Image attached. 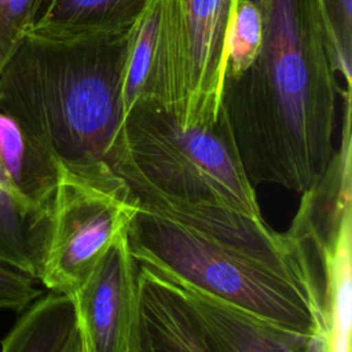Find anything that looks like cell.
I'll return each mask as SVG.
<instances>
[{
    "label": "cell",
    "instance_id": "1",
    "mask_svg": "<svg viewBox=\"0 0 352 352\" xmlns=\"http://www.w3.org/2000/svg\"><path fill=\"white\" fill-rule=\"evenodd\" d=\"M256 54L221 77L219 118L253 187L302 192L336 153L338 110L352 73L340 59L323 0H252Z\"/></svg>",
    "mask_w": 352,
    "mask_h": 352
},
{
    "label": "cell",
    "instance_id": "2",
    "mask_svg": "<svg viewBox=\"0 0 352 352\" xmlns=\"http://www.w3.org/2000/svg\"><path fill=\"white\" fill-rule=\"evenodd\" d=\"M136 263L302 334L329 330L311 253L264 219L210 205L143 202L128 228Z\"/></svg>",
    "mask_w": 352,
    "mask_h": 352
},
{
    "label": "cell",
    "instance_id": "3",
    "mask_svg": "<svg viewBox=\"0 0 352 352\" xmlns=\"http://www.w3.org/2000/svg\"><path fill=\"white\" fill-rule=\"evenodd\" d=\"M132 25L55 33L28 28L0 67V113L72 176L124 186V76Z\"/></svg>",
    "mask_w": 352,
    "mask_h": 352
},
{
    "label": "cell",
    "instance_id": "4",
    "mask_svg": "<svg viewBox=\"0 0 352 352\" xmlns=\"http://www.w3.org/2000/svg\"><path fill=\"white\" fill-rule=\"evenodd\" d=\"M116 176L136 202L224 206L263 219L220 118L187 121L139 98L125 117Z\"/></svg>",
    "mask_w": 352,
    "mask_h": 352
},
{
    "label": "cell",
    "instance_id": "5",
    "mask_svg": "<svg viewBox=\"0 0 352 352\" xmlns=\"http://www.w3.org/2000/svg\"><path fill=\"white\" fill-rule=\"evenodd\" d=\"M235 0H160L151 69L140 98L179 118L216 121L224 44Z\"/></svg>",
    "mask_w": 352,
    "mask_h": 352
},
{
    "label": "cell",
    "instance_id": "6",
    "mask_svg": "<svg viewBox=\"0 0 352 352\" xmlns=\"http://www.w3.org/2000/svg\"><path fill=\"white\" fill-rule=\"evenodd\" d=\"M136 210L125 186L60 172L38 282L50 292L70 296L107 250L128 235Z\"/></svg>",
    "mask_w": 352,
    "mask_h": 352
},
{
    "label": "cell",
    "instance_id": "7",
    "mask_svg": "<svg viewBox=\"0 0 352 352\" xmlns=\"http://www.w3.org/2000/svg\"><path fill=\"white\" fill-rule=\"evenodd\" d=\"M138 263L128 235L117 241L70 294L80 336L89 352H132Z\"/></svg>",
    "mask_w": 352,
    "mask_h": 352
},
{
    "label": "cell",
    "instance_id": "8",
    "mask_svg": "<svg viewBox=\"0 0 352 352\" xmlns=\"http://www.w3.org/2000/svg\"><path fill=\"white\" fill-rule=\"evenodd\" d=\"M351 118L352 88H346L341 106L340 143L323 175L301 192L298 210L286 231L322 268L336 254L344 231L352 226Z\"/></svg>",
    "mask_w": 352,
    "mask_h": 352
},
{
    "label": "cell",
    "instance_id": "9",
    "mask_svg": "<svg viewBox=\"0 0 352 352\" xmlns=\"http://www.w3.org/2000/svg\"><path fill=\"white\" fill-rule=\"evenodd\" d=\"M132 352H217L180 287L138 263Z\"/></svg>",
    "mask_w": 352,
    "mask_h": 352
},
{
    "label": "cell",
    "instance_id": "10",
    "mask_svg": "<svg viewBox=\"0 0 352 352\" xmlns=\"http://www.w3.org/2000/svg\"><path fill=\"white\" fill-rule=\"evenodd\" d=\"M170 280L183 292L217 352H314L319 337L329 333L302 334L194 286Z\"/></svg>",
    "mask_w": 352,
    "mask_h": 352
},
{
    "label": "cell",
    "instance_id": "11",
    "mask_svg": "<svg viewBox=\"0 0 352 352\" xmlns=\"http://www.w3.org/2000/svg\"><path fill=\"white\" fill-rule=\"evenodd\" d=\"M0 165L14 194L22 202L38 210H51L60 166L14 118L3 113H0Z\"/></svg>",
    "mask_w": 352,
    "mask_h": 352
},
{
    "label": "cell",
    "instance_id": "12",
    "mask_svg": "<svg viewBox=\"0 0 352 352\" xmlns=\"http://www.w3.org/2000/svg\"><path fill=\"white\" fill-rule=\"evenodd\" d=\"M77 330L72 297L50 292L22 311L0 352H63Z\"/></svg>",
    "mask_w": 352,
    "mask_h": 352
},
{
    "label": "cell",
    "instance_id": "13",
    "mask_svg": "<svg viewBox=\"0 0 352 352\" xmlns=\"http://www.w3.org/2000/svg\"><path fill=\"white\" fill-rule=\"evenodd\" d=\"M150 0H45L29 28L82 33L128 28Z\"/></svg>",
    "mask_w": 352,
    "mask_h": 352
},
{
    "label": "cell",
    "instance_id": "14",
    "mask_svg": "<svg viewBox=\"0 0 352 352\" xmlns=\"http://www.w3.org/2000/svg\"><path fill=\"white\" fill-rule=\"evenodd\" d=\"M352 226L340 241L336 254L322 268L323 309L329 326L330 352H349L352 322Z\"/></svg>",
    "mask_w": 352,
    "mask_h": 352
},
{
    "label": "cell",
    "instance_id": "15",
    "mask_svg": "<svg viewBox=\"0 0 352 352\" xmlns=\"http://www.w3.org/2000/svg\"><path fill=\"white\" fill-rule=\"evenodd\" d=\"M160 23V0H150L133 22L124 76L125 113L142 96L151 69Z\"/></svg>",
    "mask_w": 352,
    "mask_h": 352
},
{
    "label": "cell",
    "instance_id": "16",
    "mask_svg": "<svg viewBox=\"0 0 352 352\" xmlns=\"http://www.w3.org/2000/svg\"><path fill=\"white\" fill-rule=\"evenodd\" d=\"M36 0H0V67L30 26Z\"/></svg>",
    "mask_w": 352,
    "mask_h": 352
},
{
    "label": "cell",
    "instance_id": "17",
    "mask_svg": "<svg viewBox=\"0 0 352 352\" xmlns=\"http://www.w3.org/2000/svg\"><path fill=\"white\" fill-rule=\"evenodd\" d=\"M34 278L0 263V309L25 311L43 296V289Z\"/></svg>",
    "mask_w": 352,
    "mask_h": 352
},
{
    "label": "cell",
    "instance_id": "18",
    "mask_svg": "<svg viewBox=\"0 0 352 352\" xmlns=\"http://www.w3.org/2000/svg\"><path fill=\"white\" fill-rule=\"evenodd\" d=\"M344 69L352 73V0H323Z\"/></svg>",
    "mask_w": 352,
    "mask_h": 352
},
{
    "label": "cell",
    "instance_id": "19",
    "mask_svg": "<svg viewBox=\"0 0 352 352\" xmlns=\"http://www.w3.org/2000/svg\"><path fill=\"white\" fill-rule=\"evenodd\" d=\"M80 348H81V337H80V331L77 330V333L73 336V338L70 340V342L67 344L63 352H80Z\"/></svg>",
    "mask_w": 352,
    "mask_h": 352
},
{
    "label": "cell",
    "instance_id": "20",
    "mask_svg": "<svg viewBox=\"0 0 352 352\" xmlns=\"http://www.w3.org/2000/svg\"><path fill=\"white\" fill-rule=\"evenodd\" d=\"M314 352H330V344H329V334H323L319 337L315 351Z\"/></svg>",
    "mask_w": 352,
    "mask_h": 352
},
{
    "label": "cell",
    "instance_id": "21",
    "mask_svg": "<svg viewBox=\"0 0 352 352\" xmlns=\"http://www.w3.org/2000/svg\"><path fill=\"white\" fill-rule=\"evenodd\" d=\"M44 1L45 0H36V8H34V15H33V19H34V16H36V14L38 12V10H40V7L44 4ZM33 22V21H32Z\"/></svg>",
    "mask_w": 352,
    "mask_h": 352
},
{
    "label": "cell",
    "instance_id": "22",
    "mask_svg": "<svg viewBox=\"0 0 352 352\" xmlns=\"http://www.w3.org/2000/svg\"><path fill=\"white\" fill-rule=\"evenodd\" d=\"M80 337H81V336H80ZM80 352H89V351H88V348H87V345L84 344L82 338H81V348H80Z\"/></svg>",
    "mask_w": 352,
    "mask_h": 352
}]
</instances>
